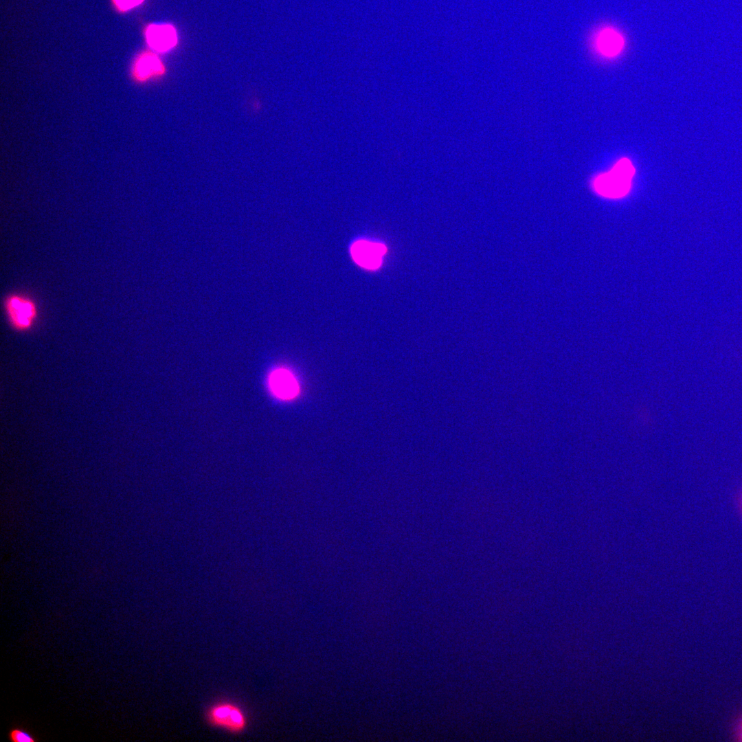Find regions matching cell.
Returning a JSON list of instances; mask_svg holds the SVG:
<instances>
[{
  "label": "cell",
  "instance_id": "cell-5",
  "mask_svg": "<svg viewBox=\"0 0 742 742\" xmlns=\"http://www.w3.org/2000/svg\"><path fill=\"white\" fill-rule=\"evenodd\" d=\"M625 43L622 34L612 27H603L594 38V49L599 55L607 58L618 56L623 50Z\"/></svg>",
  "mask_w": 742,
  "mask_h": 742
},
{
  "label": "cell",
  "instance_id": "cell-7",
  "mask_svg": "<svg viewBox=\"0 0 742 742\" xmlns=\"http://www.w3.org/2000/svg\"><path fill=\"white\" fill-rule=\"evenodd\" d=\"M148 44L159 52H166L177 43V32L169 24L150 25L146 31Z\"/></svg>",
  "mask_w": 742,
  "mask_h": 742
},
{
  "label": "cell",
  "instance_id": "cell-9",
  "mask_svg": "<svg viewBox=\"0 0 742 742\" xmlns=\"http://www.w3.org/2000/svg\"><path fill=\"white\" fill-rule=\"evenodd\" d=\"M8 738L12 742H36L39 740L36 735L21 726L12 727L8 731Z\"/></svg>",
  "mask_w": 742,
  "mask_h": 742
},
{
  "label": "cell",
  "instance_id": "cell-1",
  "mask_svg": "<svg viewBox=\"0 0 742 742\" xmlns=\"http://www.w3.org/2000/svg\"><path fill=\"white\" fill-rule=\"evenodd\" d=\"M635 168L627 158L618 160L611 169L598 175L592 181L594 191L609 199H619L626 196L631 190Z\"/></svg>",
  "mask_w": 742,
  "mask_h": 742
},
{
  "label": "cell",
  "instance_id": "cell-3",
  "mask_svg": "<svg viewBox=\"0 0 742 742\" xmlns=\"http://www.w3.org/2000/svg\"><path fill=\"white\" fill-rule=\"evenodd\" d=\"M3 308L11 326L18 331L30 330L38 316V306L34 300L25 294L14 293L7 295Z\"/></svg>",
  "mask_w": 742,
  "mask_h": 742
},
{
  "label": "cell",
  "instance_id": "cell-10",
  "mask_svg": "<svg viewBox=\"0 0 742 742\" xmlns=\"http://www.w3.org/2000/svg\"><path fill=\"white\" fill-rule=\"evenodd\" d=\"M144 0H114L115 5L121 10H129L139 4Z\"/></svg>",
  "mask_w": 742,
  "mask_h": 742
},
{
  "label": "cell",
  "instance_id": "cell-2",
  "mask_svg": "<svg viewBox=\"0 0 742 742\" xmlns=\"http://www.w3.org/2000/svg\"><path fill=\"white\" fill-rule=\"evenodd\" d=\"M205 719L210 726L233 734L241 733L248 726L244 710L231 701H220L210 706Z\"/></svg>",
  "mask_w": 742,
  "mask_h": 742
},
{
  "label": "cell",
  "instance_id": "cell-8",
  "mask_svg": "<svg viewBox=\"0 0 742 742\" xmlns=\"http://www.w3.org/2000/svg\"><path fill=\"white\" fill-rule=\"evenodd\" d=\"M160 60L153 54H145L137 61L135 71L137 78L143 80L163 72Z\"/></svg>",
  "mask_w": 742,
  "mask_h": 742
},
{
  "label": "cell",
  "instance_id": "cell-4",
  "mask_svg": "<svg viewBox=\"0 0 742 742\" xmlns=\"http://www.w3.org/2000/svg\"><path fill=\"white\" fill-rule=\"evenodd\" d=\"M350 251L353 260L359 266L376 269L381 265L386 249L383 244L361 240L352 245Z\"/></svg>",
  "mask_w": 742,
  "mask_h": 742
},
{
  "label": "cell",
  "instance_id": "cell-6",
  "mask_svg": "<svg viewBox=\"0 0 742 742\" xmlns=\"http://www.w3.org/2000/svg\"><path fill=\"white\" fill-rule=\"evenodd\" d=\"M269 385L272 393L282 400L293 399L300 391L297 379L285 368L276 369L270 374Z\"/></svg>",
  "mask_w": 742,
  "mask_h": 742
}]
</instances>
